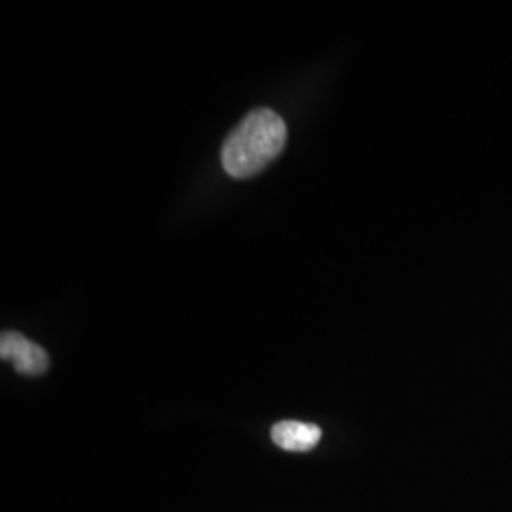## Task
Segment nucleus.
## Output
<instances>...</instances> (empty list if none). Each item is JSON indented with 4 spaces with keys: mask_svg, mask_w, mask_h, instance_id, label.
Wrapping results in <instances>:
<instances>
[{
    "mask_svg": "<svg viewBox=\"0 0 512 512\" xmlns=\"http://www.w3.org/2000/svg\"><path fill=\"white\" fill-rule=\"evenodd\" d=\"M287 143L283 118L270 109L251 110L226 137L220 160L234 179L255 177L274 162Z\"/></svg>",
    "mask_w": 512,
    "mask_h": 512,
    "instance_id": "f257e3e1",
    "label": "nucleus"
},
{
    "mask_svg": "<svg viewBox=\"0 0 512 512\" xmlns=\"http://www.w3.org/2000/svg\"><path fill=\"white\" fill-rule=\"evenodd\" d=\"M0 357L2 361H10L16 372L23 376H40L50 366V357L46 349L40 348L38 344L27 340L23 334L14 330L2 332Z\"/></svg>",
    "mask_w": 512,
    "mask_h": 512,
    "instance_id": "f03ea898",
    "label": "nucleus"
},
{
    "mask_svg": "<svg viewBox=\"0 0 512 512\" xmlns=\"http://www.w3.org/2000/svg\"><path fill=\"white\" fill-rule=\"evenodd\" d=\"M321 427L304 421H279L272 427V440L287 452H310L321 440Z\"/></svg>",
    "mask_w": 512,
    "mask_h": 512,
    "instance_id": "7ed1b4c3",
    "label": "nucleus"
}]
</instances>
